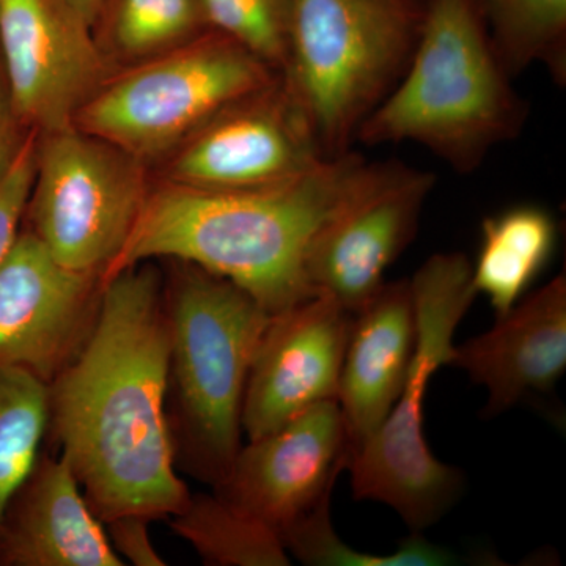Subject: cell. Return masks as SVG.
<instances>
[{
    "mask_svg": "<svg viewBox=\"0 0 566 566\" xmlns=\"http://www.w3.org/2000/svg\"><path fill=\"white\" fill-rule=\"evenodd\" d=\"M167 390L164 281L144 262L104 281L91 338L48 386V433L103 524L169 520L191 495L178 475Z\"/></svg>",
    "mask_w": 566,
    "mask_h": 566,
    "instance_id": "obj_1",
    "label": "cell"
},
{
    "mask_svg": "<svg viewBox=\"0 0 566 566\" xmlns=\"http://www.w3.org/2000/svg\"><path fill=\"white\" fill-rule=\"evenodd\" d=\"M375 163L349 150L293 180L252 191L151 185L139 219L103 281L155 259L196 264L251 294L268 314L315 296L316 238L364 188Z\"/></svg>",
    "mask_w": 566,
    "mask_h": 566,
    "instance_id": "obj_2",
    "label": "cell"
},
{
    "mask_svg": "<svg viewBox=\"0 0 566 566\" xmlns=\"http://www.w3.org/2000/svg\"><path fill=\"white\" fill-rule=\"evenodd\" d=\"M499 61L475 0H424L419 43L392 92L356 142L422 145L457 174H472L520 137L527 103Z\"/></svg>",
    "mask_w": 566,
    "mask_h": 566,
    "instance_id": "obj_3",
    "label": "cell"
},
{
    "mask_svg": "<svg viewBox=\"0 0 566 566\" xmlns=\"http://www.w3.org/2000/svg\"><path fill=\"white\" fill-rule=\"evenodd\" d=\"M172 262L164 304L175 461L214 488L229 475L241 449L245 385L271 314L221 275Z\"/></svg>",
    "mask_w": 566,
    "mask_h": 566,
    "instance_id": "obj_4",
    "label": "cell"
},
{
    "mask_svg": "<svg viewBox=\"0 0 566 566\" xmlns=\"http://www.w3.org/2000/svg\"><path fill=\"white\" fill-rule=\"evenodd\" d=\"M417 314L415 356L385 422L352 457L353 497L390 506L412 534L434 526L457 504L464 474L442 463L424 439L423 401L447 367L453 335L476 297L464 253H434L411 277Z\"/></svg>",
    "mask_w": 566,
    "mask_h": 566,
    "instance_id": "obj_5",
    "label": "cell"
},
{
    "mask_svg": "<svg viewBox=\"0 0 566 566\" xmlns=\"http://www.w3.org/2000/svg\"><path fill=\"white\" fill-rule=\"evenodd\" d=\"M424 0H293L283 77L326 158L352 150L365 118L408 70Z\"/></svg>",
    "mask_w": 566,
    "mask_h": 566,
    "instance_id": "obj_6",
    "label": "cell"
},
{
    "mask_svg": "<svg viewBox=\"0 0 566 566\" xmlns=\"http://www.w3.org/2000/svg\"><path fill=\"white\" fill-rule=\"evenodd\" d=\"M279 76L240 43L211 29L180 48L115 71L74 126L159 164L212 115Z\"/></svg>",
    "mask_w": 566,
    "mask_h": 566,
    "instance_id": "obj_7",
    "label": "cell"
},
{
    "mask_svg": "<svg viewBox=\"0 0 566 566\" xmlns=\"http://www.w3.org/2000/svg\"><path fill=\"white\" fill-rule=\"evenodd\" d=\"M148 169L76 126L39 134L25 229L63 266L104 275L139 219L151 188Z\"/></svg>",
    "mask_w": 566,
    "mask_h": 566,
    "instance_id": "obj_8",
    "label": "cell"
},
{
    "mask_svg": "<svg viewBox=\"0 0 566 566\" xmlns=\"http://www.w3.org/2000/svg\"><path fill=\"white\" fill-rule=\"evenodd\" d=\"M327 159L314 123L283 74L205 122L161 166V180L200 191H252Z\"/></svg>",
    "mask_w": 566,
    "mask_h": 566,
    "instance_id": "obj_9",
    "label": "cell"
},
{
    "mask_svg": "<svg viewBox=\"0 0 566 566\" xmlns=\"http://www.w3.org/2000/svg\"><path fill=\"white\" fill-rule=\"evenodd\" d=\"M0 59L18 114L39 134L73 128L117 71L62 0H0Z\"/></svg>",
    "mask_w": 566,
    "mask_h": 566,
    "instance_id": "obj_10",
    "label": "cell"
},
{
    "mask_svg": "<svg viewBox=\"0 0 566 566\" xmlns=\"http://www.w3.org/2000/svg\"><path fill=\"white\" fill-rule=\"evenodd\" d=\"M103 289L102 274L63 266L22 229L0 264V365L50 386L91 338Z\"/></svg>",
    "mask_w": 566,
    "mask_h": 566,
    "instance_id": "obj_11",
    "label": "cell"
},
{
    "mask_svg": "<svg viewBox=\"0 0 566 566\" xmlns=\"http://www.w3.org/2000/svg\"><path fill=\"white\" fill-rule=\"evenodd\" d=\"M434 186L433 174L400 161L375 163L364 188L316 238L307 262L314 292L353 315L359 312L415 241Z\"/></svg>",
    "mask_w": 566,
    "mask_h": 566,
    "instance_id": "obj_12",
    "label": "cell"
},
{
    "mask_svg": "<svg viewBox=\"0 0 566 566\" xmlns=\"http://www.w3.org/2000/svg\"><path fill=\"white\" fill-rule=\"evenodd\" d=\"M352 324V312L322 293L271 315L245 385L241 427L249 441L337 400Z\"/></svg>",
    "mask_w": 566,
    "mask_h": 566,
    "instance_id": "obj_13",
    "label": "cell"
},
{
    "mask_svg": "<svg viewBox=\"0 0 566 566\" xmlns=\"http://www.w3.org/2000/svg\"><path fill=\"white\" fill-rule=\"evenodd\" d=\"M348 463L340 406L323 401L241 446L229 475L212 490L281 535L333 493Z\"/></svg>",
    "mask_w": 566,
    "mask_h": 566,
    "instance_id": "obj_14",
    "label": "cell"
},
{
    "mask_svg": "<svg viewBox=\"0 0 566 566\" xmlns=\"http://www.w3.org/2000/svg\"><path fill=\"white\" fill-rule=\"evenodd\" d=\"M449 365L485 387L488 419L553 394L566 368L565 273L521 297L486 333L453 345Z\"/></svg>",
    "mask_w": 566,
    "mask_h": 566,
    "instance_id": "obj_15",
    "label": "cell"
},
{
    "mask_svg": "<svg viewBox=\"0 0 566 566\" xmlns=\"http://www.w3.org/2000/svg\"><path fill=\"white\" fill-rule=\"evenodd\" d=\"M65 458L40 453L0 521V566H122Z\"/></svg>",
    "mask_w": 566,
    "mask_h": 566,
    "instance_id": "obj_16",
    "label": "cell"
},
{
    "mask_svg": "<svg viewBox=\"0 0 566 566\" xmlns=\"http://www.w3.org/2000/svg\"><path fill=\"white\" fill-rule=\"evenodd\" d=\"M416 340L411 279L382 283L353 315L337 395L349 460L389 415L408 376Z\"/></svg>",
    "mask_w": 566,
    "mask_h": 566,
    "instance_id": "obj_17",
    "label": "cell"
},
{
    "mask_svg": "<svg viewBox=\"0 0 566 566\" xmlns=\"http://www.w3.org/2000/svg\"><path fill=\"white\" fill-rule=\"evenodd\" d=\"M556 241V221L536 205H517L483 219L472 283L476 294L490 301L495 318L509 314L526 296L549 263Z\"/></svg>",
    "mask_w": 566,
    "mask_h": 566,
    "instance_id": "obj_18",
    "label": "cell"
},
{
    "mask_svg": "<svg viewBox=\"0 0 566 566\" xmlns=\"http://www.w3.org/2000/svg\"><path fill=\"white\" fill-rule=\"evenodd\" d=\"M203 0H103L96 43L115 69L136 65L211 31Z\"/></svg>",
    "mask_w": 566,
    "mask_h": 566,
    "instance_id": "obj_19",
    "label": "cell"
},
{
    "mask_svg": "<svg viewBox=\"0 0 566 566\" xmlns=\"http://www.w3.org/2000/svg\"><path fill=\"white\" fill-rule=\"evenodd\" d=\"M167 523L175 535L196 549L205 565H292L277 531L216 493H191Z\"/></svg>",
    "mask_w": 566,
    "mask_h": 566,
    "instance_id": "obj_20",
    "label": "cell"
},
{
    "mask_svg": "<svg viewBox=\"0 0 566 566\" xmlns=\"http://www.w3.org/2000/svg\"><path fill=\"white\" fill-rule=\"evenodd\" d=\"M506 73L516 80L535 63L566 82V0H475Z\"/></svg>",
    "mask_w": 566,
    "mask_h": 566,
    "instance_id": "obj_21",
    "label": "cell"
},
{
    "mask_svg": "<svg viewBox=\"0 0 566 566\" xmlns=\"http://www.w3.org/2000/svg\"><path fill=\"white\" fill-rule=\"evenodd\" d=\"M48 420V386L28 371L0 365V521L40 457Z\"/></svg>",
    "mask_w": 566,
    "mask_h": 566,
    "instance_id": "obj_22",
    "label": "cell"
},
{
    "mask_svg": "<svg viewBox=\"0 0 566 566\" xmlns=\"http://www.w3.org/2000/svg\"><path fill=\"white\" fill-rule=\"evenodd\" d=\"M334 493V491H333ZM333 493L324 495L303 517L281 532L290 557L311 566H446L458 564L455 554L436 546L420 534L406 538L398 551L387 556L359 553L342 542L331 520Z\"/></svg>",
    "mask_w": 566,
    "mask_h": 566,
    "instance_id": "obj_23",
    "label": "cell"
},
{
    "mask_svg": "<svg viewBox=\"0 0 566 566\" xmlns=\"http://www.w3.org/2000/svg\"><path fill=\"white\" fill-rule=\"evenodd\" d=\"M212 29L226 33L275 73L290 57L293 0H203Z\"/></svg>",
    "mask_w": 566,
    "mask_h": 566,
    "instance_id": "obj_24",
    "label": "cell"
},
{
    "mask_svg": "<svg viewBox=\"0 0 566 566\" xmlns=\"http://www.w3.org/2000/svg\"><path fill=\"white\" fill-rule=\"evenodd\" d=\"M36 142L39 133L33 132L13 169L0 181V264L13 248L24 221L35 177Z\"/></svg>",
    "mask_w": 566,
    "mask_h": 566,
    "instance_id": "obj_25",
    "label": "cell"
},
{
    "mask_svg": "<svg viewBox=\"0 0 566 566\" xmlns=\"http://www.w3.org/2000/svg\"><path fill=\"white\" fill-rule=\"evenodd\" d=\"M150 523L151 521L144 516L126 515L104 524L107 538L122 560L125 558L136 566L167 565L153 545L150 531H148Z\"/></svg>",
    "mask_w": 566,
    "mask_h": 566,
    "instance_id": "obj_26",
    "label": "cell"
},
{
    "mask_svg": "<svg viewBox=\"0 0 566 566\" xmlns=\"http://www.w3.org/2000/svg\"><path fill=\"white\" fill-rule=\"evenodd\" d=\"M32 133L18 114L0 59V181L13 169Z\"/></svg>",
    "mask_w": 566,
    "mask_h": 566,
    "instance_id": "obj_27",
    "label": "cell"
},
{
    "mask_svg": "<svg viewBox=\"0 0 566 566\" xmlns=\"http://www.w3.org/2000/svg\"><path fill=\"white\" fill-rule=\"evenodd\" d=\"M62 2L70 7L74 13L80 14L82 20L93 25L103 0H62Z\"/></svg>",
    "mask_w": 566,
    "mask_h": 566,
    "instance_id": "obj_28",
    "label": "cell"
}]
</instances>
